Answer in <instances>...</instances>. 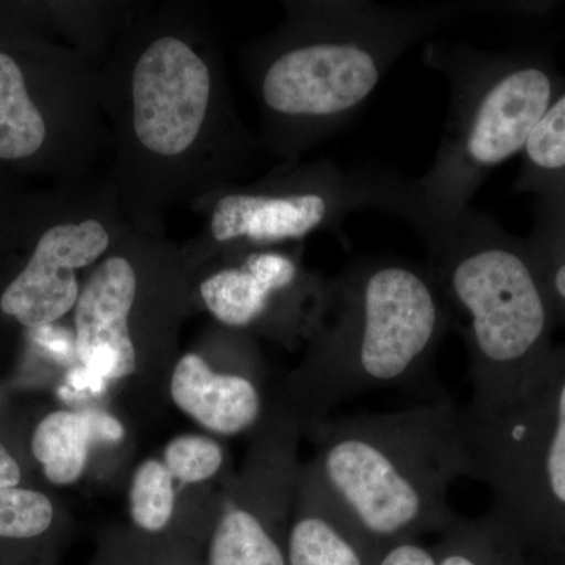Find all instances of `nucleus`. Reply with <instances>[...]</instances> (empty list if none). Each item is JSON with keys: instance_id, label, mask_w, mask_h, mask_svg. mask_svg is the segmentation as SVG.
<instances>
[{"instance_id": "nucleus-3", "label": "nucleus", "mask_w": 565, "mask_h": 565, "mask_svg": "<svg viewBox=\"0 0 565 565\" xmlns=\"http://www.w3.org/2000/svg\"><path fill=\"white\" fill-rule=\"evenodd\" d=\"M451 322L429 264L356 259L329 282L300 392L327 412L373 390H427Z\"/></svg>"}, {"instance_id": "nucleus-17", "label": "nucleus", "mask_w": 565, "mask_h": 565, "mask_svg": "<svg viewBox=\"0 0 565 565\" xmlns=\"http://www.w3.org/2000/svg\"><path fill=\"white\" fill-rule=\"evenodd\" d=\"M526 247L556 326L565 327V192L539 199Z\"/></svg>"}, {"instance_id": "nucleus-20", "label": "nucleus", "mask_w": 565, "mask_h": 565, "mask_svg": "<svg viewBox=\"0 0 565 565\" xmlns=\"http://www.w3.org/2000/svg\"><path fill=\"white\" fill-rule=\"evenodd\" d=\"M131 515L141 530L158 533L169 525L174 509L173 476L166 465L147 460L134 473Z\"/></svg>"}, {"instance_id": "nucleus-1", "label": "nucleus", "mask_w": 565, "mask_h": 565, "mask_svg": "<svg viewBox=\"0 0 565 565\" xmlns=\"http://www.w3.org/2000/svg\"><path fill=\"white\" fill-rule=\"evenodd\" d=\"M396 218L422 237L452 321L460 322L473 384L467 407L489 411L508 403L555 348V318L526 241L471 206L438 214L414 180Z\"/></svg>"}, {"instance_id": "nucleus-18", "label": "nucleus", "mask_w": 565, "mask_h": 565, "mask_svg": "<svg viewBox=\"0 0 565 565\" xmlns=\"http://www.w3.org/2000/svg\"><path fill=\"white\" fill-rule=\"evenodd\" d=\"M210 565H288V557L262 512L236 505L215 527Z\"/></svg>"}, {"instance_id": "nucleus-9", "label": "nucleus", "mask_w": 565, "mask_h": 565, "mask_svg": "<svg viewBox=\"0 0 565 565\" xmlns=\"http://www.w3.org/2000/svg\"><path fill=\"white\" fill-rule=\"evenodd\" d=\"M110 245L95 218L61 223L40 237L32 258L0 297V310L29 329H44L70 313L79 300L76 270L98 262Z\"/></svg>"}, {"instance_id": "nucleus-10", "label": "nucleus", "mask_w": 565, "mask_h": 565, "mask_svg": "<svg viewBox=\"0 0 565 565\" xmlns=\"http://www.w3.org/2000/svg\"><path fill=\"white\" fill-rule=\"evenodd\" d=\"M137 296L132 264L111 256L99 264L76 303V352L90 373L102 377H128L137 367L129 332V315Z\"/></svg>"}, {"instance_id": "nucleus-22", "label": "nucleus", "mask_w": 565, "mask_h": 565, "mask_svg": "<svg viewBox=\"0 0 565 565\" xmlns=\"http://www.w3.org/2000/svg\"><path fill=\"white\" fill-rule=\"evenodd\" d=\"M166 467L185 484L203 482L218 473L223 451L217 441L202 435H181L166 448Z\"/></svg>"}, {"instance_id": "nucleus-5", "label": "nucleus", "mask_w": 565, "mask_h": 565, "mask_svg": "<svg viewBox=\"0 0 565 565\" xmlns=\"http://www.w3.org/2000/svg\"><path fill=\"white\" fill-rule=\"evenodd\" d=\"M423 62L444 74L451 103L433 167L414 184L435 212L455 215L494 169L525 150L565 77L541 47L484 51L434 39Z\"/></svg>"}, {"instance_id": "nucleus-14", "label": "nucleus", "mask_w": 565, "mask_h": 565, "mask_svg": "<svg viewBox=\"0 0 565 565\" xmlns=\"http://www.w3.org/2000/svg\"><path fill=\"white\" fill-rule=\"evenodd\" d=\"M437 565H531L508 531L489 515H455L433 546Z\"/></svg>"}, {"instance_id": "nucleus-11", "label": "nucleus", "mask_w": 565, "mask_h": 565, "mask_svg": "<svg viewBox=\"0 0 565 565\" xmlns=\"http://www.w3.org/2000/svg\"><path fill=\"white\" fill-rule=\"evenodd\" d=\"M327 291L329 282L307 281L296 259L273 250L250 252L239 266L211 275L200 286L211 315L236 329L266 322L282 302L300 308L303 294Z\"/></svg>"}, {"instance_id": "nucleus-16", "label": "nucleus", "mask_w": 565, "mask_h": 565, "mask_svg": "<svg viewBox=\"0 0 565 565\" xmlns=\"http://www.w3.org/2000/svg\"><path fill=\"white\" fill-rule=\"evenodd\" d=\"M516 193L541 196L565 192V79L563 87L535 126L522 152Z\"/></svg>"}, {"instance_id": "nucleus-13", "label": "nucleus", "mask_w": 565, "mask_h": 565, "mask_svg": "<svg viewBox=\"0 0 565 565\" xmlns=\"http://www.w3.org/2000/svg\"><path fill=\"white\" fill-rule=\"evenodd\" d=\"M170 392L185 415L215 434L245 433L263 415L262 390L250 377L215 373L195 353L178 362Z\"/></svg>"}, {"instance_id": "nucleus-7", "label": "nucleus", "mask_w": 565, "mask_h": 565, "mask_svg": "<svg viewBox=\"0 0 565 565\" xmlns=\"http://www.w3.org/2000/svg\"><path fill=\"white\" fill-rule=\"evenodd\" d=\"M396 174L379 167L344 170L323 162L285 188L228 193L212 212V237L221 244L244 241L267 247L337 230L353 212L388 214Z\"/></svg>"}, {"instance_id": "nucleus-12", "label": "nucleus", "mask_w": 565, "mask_h": 565, "mask_svg": "<svg viewBox=\"0 0 565 565\" xmlns=\"http://www.w3.org/2000/svg\"><path fill=\"white\" fill-rule=\"evenodd\" d=\"M288 537V565H375L384 550L363 533L318 470Z\"/></svg>"}, {"instance_id": "nucleus-6", "label": "nucleus", "mask_w": 565, "mask_h": 565, "mask_svg": "<svg viewBox=\"0 0 565 565\" xmlns=\"http://www.w3.org/2000/svg\"><path fill=\"white\" fill-rule=\"evenodd\" d=\"M460 412L473 478L492 493L487 515L531 565H548L565 546V344L508 403Z\"/></svg>"}, {"instance_id": "nucleus-26", "label": "nucleus", "mask_w": 565, "mask_h": 565, "mask_svg": "<svg viewBox=\"0 0 565 565\" xmlns=\"http://www.w3.org/2000/svg\"><path fill=\"white\" fill-rule=\"evenodd\" d=\"M548 565H565V546L561 550Z\"/></svg>"}, {"instance_id": "nucleus-15", "label": "nucleus", "mask_w": 565, "mask_h": 565, "mask_svg": "<svg viewBox=\"0 0 565 565\" xmlns=\"http://www.w3.org/2000/svg\"><path fill=\"white\" fill-rule=\"evenodd\" d=\"M93 440L95 435L87 412L58 411L36 427L32 451L51 482L68 486L84 475Z\"/></svg>"}, {"instance_id": "nucleus-8", "label": "nucleus", "mask_w": 565, "mask_h": 565, "mask_svg": "<svg viewBox=\"0 0 565 565\" xmlns=\"http://www.w3.org/2000/svg\"><path fill=\"white\" fill-rule=\"evenodd\" d=\"M211 99V73L185 41H152L132 74L134 129L148 151L174 158L202 131Z\"/></svg>"}, {"instance_id": "nucleus-2", "label": "nucleus", "mask_w": 565, "mask_h": 565, "mask_svg": "<svg viewBox=\"0 0 565 565\" xmlns=\"http://www.w3.org/2000/svg\"><path fill=\"white\" fill-rule=\"evenodd\" d=\"M545 2L451 0L316 3L263 70L262 98L297 139L327 136L352 122L394 63L423 41L478 17L541 18Z\"/></svg>"}, {"instance_id": "nucleus-4", "label": "nucleus", "mask_w": 565, "mask_h": 565, "mask_svg": "<svg viewBox=\"0 0 565 565\" xmlns=\"http://www.w3.org/2000/svg\"><path fill=\"white\" fill-rule=\"evenodd\" d=\"M318 473L379 548L440 534L448 492L473 478L462 412L448 399L323 424Z\"/></svg>"}, {"instance_id": "nucleus-21", "label": "nucleus", "mask_w": 565, "mask_h": 565, "mask_svg": "<svg viewBox=\"0 0 565 565\" xmlns=\"http://www.w3.org/2000/svg\"><path fill=\"white\" fill-rule=\"evenodd\" d=\"M54 519L50 498L33 490L0 487V539H33Z\"/></svg>"}, {"instance_id": "nucleus-25", "label": "nucleus", "mask_w": 565, "mask_h": 565, "mask_svg": "<svg viewBox=\"0 0 565 565\" xmlns=\"http://www.w3.org/2000/svg\"><path fill=\"white\" fill-rule=\"evenodd\" d=\"M21 481V468L13 456L0 444V487H17Z\"/></svg>"}, {"instance_id": "nucleus-24", "label": "nucleus", "mask_w": 565, "mask_h": 565, "mask_svg": "<svg viewBox=\"0 0 565 565\" xmlns=\"http://www.w3.org/2000/svg\"><path fill=\"white\" fill-rule=\"evenodd\" d=\"M95 440L118 441L125 437L121 423L103 412L87 411Z\"/></svg>"}, {"instance_id": "nucleus-19", "label": "nucleus", "mask_w": 565, "mask_h": 565, "mask_svg": "<svg viewBox=\"0 0 565 565\" xmlns=\"http://www.w3.org/2000/svg\"><path fill=\"white\" fill-rule=\"evenodd\" d=\"M44 139L46 122L29 96L20 66L0 52V159L29 158Z\"/></svg>"}, {"instance_id": "nucleus-23", "label": "nucleus", "mask_w": 565, "mask_h": 565, "mask_svg": "<svg viewBox=\"0 0 565 565\" xmlns=\"http://www.w3.org/2000/svg\"><path fill=\"white\" fill-rule=\"evenodd\" d=\"M375 565H437L434 550L419 541H404L386 546Z\"/></svg>"}]
</instances>
